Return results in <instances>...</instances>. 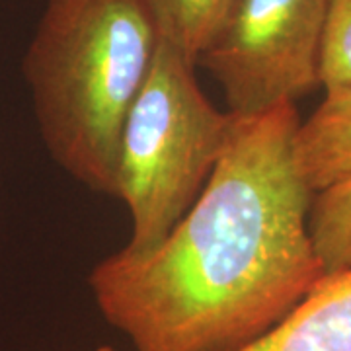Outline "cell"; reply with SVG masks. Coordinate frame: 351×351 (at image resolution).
<instances>
[{
    "mask_svg": "<svg viewBox=\"0 0 351 351\" xmlns=\"http://www.w3.org/2000/svg\"><path fill=\"white\" fill-rule=\"evenodd\" d=\"M295 104L232 115L199 197L147 254L98 262L88 287L133 351H239L322 279L308 215L314 193L295 160Z\"/></svg>",
    "mask_w": 351,
    "mask_h": 351,
    "instance_id": "1",
    "label": "cell"
},
{
    "mask_svg": "<svg viewBox=\"0 0 351 351\" xmlns=\"http://www.w3.org/2000/svg\"><path fill=\"white\" fill-rule=\"evenodd\" d=\"M160 34L149 0H47L22 59L45 149L63 172L113 195L119 137Z\"/></svg>",
    "mask_w": 351,
    "mask_h": 351,
    "instance_id": "2",
    "label": "cell"
},
{
    "mask_svg": "<svg viewBox=\"0 0 351 351\" xmlns=\"http://www.w3.org/2000/svg\"><path fill=\"white\" fill-rule=\"evenodd\" d=\"M191 63L160 39L119 137L115 191L131 221L123 250L147 254L174 228L213 174L232 125L203 92Z\"/></svg>",
    "mask_w": 351,
    "mask_h": 351,
    "instance_id": "3",
    "label": "cell"
},
{
    "mask_svg": "<svg viewBox=\"0 0 351 351\" xmlns=\"http://www.w3.org/2000/svg\"><path fill=\"white\" fill-rule=\"evenodd\" d=\"M326 16L328 0H234L197 61L223 90L226 112L256 115L322 88Z\"/></svg>",
    "mask_w": 351,
    "mask_h": 351,
    "instance_id": "4",
    "label": "cell"
},
{
    "mask_svg": "<svg viewBox=\"0 0 351 351\" xmlns=\"http://www.w3.org/2000/svg\"><path fill=\"white\" fill-rule=\"evenodd\" d=\"M239 351H351V267L324 277L276 326Z\"/></svg>",
    "mask_w": 351,
    "mask_h": 351,
    "instance_id": "5",
    "label": "cell"
},
{
    "mask_svg": "<svg viewBox=\"0 0 351 351\" xmlns=\"http://www.w3.org/2000/svg\"><path fill=\"white\" fill-rule=\"evenodd\" d=\"M295 160L313 193L351 178V86L324 90V100L297 127Z\"/></svg>",
    "mask_w": 351,
    "mask_h": 351,
    "instance_id": "6",
    "label": "cell"
},
{
    "mask_svg": "<svg viewBox=\"0 0 351 351\" xmlns=\"http://www.w3.org/2000/svg\"><path fill=\"white\" fill-rule=\"evenodd\" d=\"M160 39L197 64L234 0H149Z\"/></svg>",
    "mask_w": 351,
    "mask_h": 351,
    "instance_id": "7",
    "label": "cell"
},
{
    "mask_svg": "<svg viewBox=\"0 0 351 351\" xmlns=\"http://www.w3.org/2000/svg\"><path fill=\"white\" fill-rule=\"evenodd\" d=\"M308 228L324 276L351 267V178L314 193Z\"/></svg>",
    "mask_w": 351,
    "mask_h": 351,
    "instance_id": "8",
    "label": "cell"
},
{
    "mask_svg": "<svg viewBox=\"0 0 351 351\" xmlns=\"http://www.w3.org/2000/svg\"><path fill=\"white\" fill-rule=\"evenodd\" d=\"M320 84L322 90L351 86V0H328Z\"/></svg>",
    "mask_w": 351,
    "mask_h": 351,
    "instance_id": "9",
    "label": "cell"
},
{
    "mask_svg": "<svg viewBox=\"0 0 351 351\" xmlns=\"http://www.w3.org/2000/svg\"><path fill=\"white\" fill-rule=\"evenodd\" d=\"M94 351H113L112 348H108V346H101V348H96Z\"/></svg>",
    "mask_w": 351,
    "mask_h": 351,
    "instance_id": "10",
    "label": "cell"
}]
</instances>
